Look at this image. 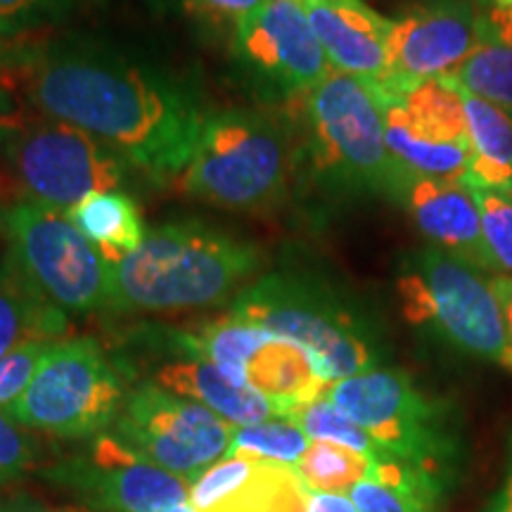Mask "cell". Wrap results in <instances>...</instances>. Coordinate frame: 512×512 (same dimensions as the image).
<instances>
[{"label": "cell", "instance_id": "39", "mask_svg": "<svg viewBox=\"0 0 512 512\" xmlns=\"http://www.w3.org/2000/svg\"><path fill=\"white\" fill-rule=\"evenodd\" d=\"M479 8H498V10H512V0H477Z\"/></svg>", "mask_w": 512, "mask_h": 512}, {"label": "cell", "instance_id": "31", "mask_svg": "<svg viewBox=\"0 0 512 512\" xmlns=\"http://www.w3.org/2000/svg\"><path fill=\"white\" fill-rule=\"evenodd\" d=\"M67 5L69 0H0V41L57 22Z\"/></svg>", "mask_w": 512, "mask_h": 512}, {"label": "cell", "instance_id": "16", "mask_svg": "<svg viewBox=\"0 0 512 512\" xmlns=\"http://www.w3.org/2000/svg\"><path fill=\"white\" fill-rule=\"evenodd\" d=\"M313 491L294 465L221 458L190 484L195 512H309Z\"/></svg>", "mask_w": 512, "mask_h": 512}, {"label": "cell", "instance_id": "5", "mask_svg": "<svg viewBox=\"0 0 512 512\" xmlns=\"http://www.w3.org/2000/svg\"><path fill=\"white\" fill-rule=\"evenodd\" d=\"M396 292L403 316L463 354L512 370V347L491 275L439 247L401 261Z\"/></svg>", "mask_w": 512, "mask_h": 512}, {"label": "cell", "instance_id": "26", "mask_svg": "<svg viewBox=\"0 0 512 512\" xmlns=\"http://www.w3.org/2000/svg\"><path fill=\"white\" fill-rule=\"evenodd\" d=\"M377 458L380 456H366L330 441H311L309 451L294 463V470L311 491L349 494L358 482L373 475Z\"/></svg>", "mask_w": 512, "mask_h": 512}, {"label": "cell", "instance_id": "15", "mask_svg": "<svg viewBox=\"0 0 512 512\" xmlns=\"http://www.w3.org/2000/svg\"><path fill=\"white\" fill-rule=\"evenodd\" d=\"M477 0H422L392 24L387 69L375 81L403 93L415 83L451 76L477 46Z\"/></svg>", "mask_w": 512, "mask_h": 512}, {"label": "cell", "instance_id": "18", "mask_svg": "<svg viewBox=\"0 0 512 512\" xmlns=\"http://www.w3.org/2000/svg\"><path fill=\"white\" fill-rule=\"evenodd\" d=\"M313 34L335 72L380 81L387 69L392 19L363 0H304Z\"/></svg>", "mask_w": 512, "mask_h": 512}, {"label": "cell", "instance_id": "10", "mask_svg": "<svg viewBox=\"0 0 512 512\" xmlns=\"http://www.w3.org/2000/svg\"><path fill=\"white\" fill-rule=\"evenodd\" d=\"M0 147L22 202L38 207L67 214L86 197L117 192L126 181L124 159L62 121L10 126Z\"/></svg>", "mask_w": 512, "mask_h": 512}, {"label": "cell", "instance_id": "37", "mask_svg": "<svg viewBox=\"0 0 512 512\" xmlns=\"http://www.w3.org/2000/svg\"><path fill=\"white\" fill-rule=\"evenodd\" d=\"M484 512H512V458L501 489H498V494L491 498V503L486 505Z\"/></svg>", "mask_w": 512, "mask_h": 512}, {"label": "cell", "instance_id": "13", "mask_svg": "<svg viewBox=\"0 0 512 512\" xmlns=\"http://www.w3.org/2000/svg\"><path fill=\"white\" fill-rule=\"evenodd\" d=\"M91 512H166L190 503V482L147 463L112 432L41 472Z\"/></svg>", "mask_w": 512, "mask_h": 512}, {"label": "cell", "instance_id": "2", "mask_svg": "<svg viewBox=\"0 0 512 512\" xmlns=\"http://www.w3.org/2000/svg\"><path fill=\"white\" fill-rule=\"evenodd\" d=\"M264 266L259 249L204 223H169L147 233L112 271V311H176L240 294Z\"/></svg>", "mask_w": 512, "mask_h": 512}, {"label": "cell", "instance_id": "40", "mask_svg": "<svg viewBox=\"0 0 512 512\" xmlns=\"http://www.w3.org/2000/svg\"><path fill=\"white\" fill-rule=\"evenodd\" d=\"M5 67H8V57H5L3 41H0V81H3V76H5Z\"/></svg>", "mask_w": 512, "mask_h": 512}, {"label": "cell", "instance_id": "11", "mask_svg": "<svg viewBox=\"0 0 512 512\" xmlns=\"http://www.w3.org/2000/svg\"><path fill=\"white\" fill-rule=\"evenodd\" d=\"M233 430L202 403L145 380L128 389L110 432L147 463L192 484L207 467L226 458Z\"/></svg>", "mask_w": 512, "mask_h": 512}, {"label": "cell", "instance_id": "3", "mask_svg": "<svg viewBox=\"0 0 512 512\" xmlns=\"http://www.w3.org/2000/svg\"><path fill=\"white\" fill-rule=\"evenodd\" d=\"M302 119L311 171L325 188L403 202L413 174L389 152L375 81L332 69L302 95Z\"/></svg>", "mask_w": 512, "mask_h": 512}, {"label": "cell", "instance_id": "19", "mask_svg": "<svg viewBox=\"0 0 512 512\" xmlns=\"http://www.w3.org/2000/svg\"><path fill=\"white\" fill-rule=\"evenodd\" d=\"M245 384L287 418L328 394L332 380L309 349L294 339L268 332L245 366Z\"/></svg>", "mask_w": 512, "mask_h": 512}, {"label": "cell", "instance_id": "23", "mask_svg": "<svg viewBox=\"0 0 512 512\" xmlns=\"http://www.w3.org/2000/svg\"><path fill=\"white\" fill-rule=\"evenodd\" d=\"M67 216L112 266L138 252L147 238L138 204L119 190L86 197L74 209H69Z\"/></svg>", "mask_w": 512, "mask_h": 512}, {"label": "cell", "instance_id": "34", "mask_svg": "<svg viewBox=\"0 0 512 512\" xmlns=\"http://www.w3.org/2000/svg\"><path fill=\"white\" fill-rule=\"evenodd\" d=\"M0 512H83L74 508H60V505H50L31 498L27 494H15L0 498Z\"/></svg>", "mask_w": 512, "mask_h": 512}, {"label": "cell", "instance_id": "42", "mask_svg": "<svg viewBox=\"0 0 512 512\" xmlns=\"http://www.w3.org/2000/svg\"><path fill=\"white\" fill-rule=\"evenodd\" d=\"M5 209H8V207H3V188H0V228H3V216H5Z\"/></svg>", "mask_w": 512, "mask_h": 512}, {"label": "cell", "instance_id": "12", "mask_svg": "<svg viewBox=\"0 0 512 512\" xmlns=\"http://www.w3.org/2000/svg\"><path fill=\"white\" fill-rule=\"evenodd\" d=\"M377 86V83H375ZM384 138L408 174L460 181L470 162L463 98L448 76L415 83L403 93L377 86Z\"/></svg>", "mask_w": 512, "mask_h": 512}, {"label": "cell", "instance_id": "41", "mask_svg": "<svg viewBox=\"0 0 512 512\" xmlns=\"http://www.w3.org/2000/svg\"><path fill=\"white\" fill-rule=\"evenodd\" d=\"M166 512H195V510H192L190 503H183V505H178V508H171V510H166Z\"/></svg>", "mask_w": 512, "mask_h": 512}, {"label": "cell", "instance_id": "22", "mask_svg": "<svg viewBox=\"0 0 512 512\" xmlns=\"http://www.w3.org/2000/svg\"><path fill=\"white\" fill-rule=\"evenodd\" d=\"M463 98L470 162L463 183L512 190V117L456 83Z\"/></svg>", "mask_w": 512, "mask_h": 512}, {"label": "cell", "instance_id": "33", "mask_svg": "<svg viewBox=\"0 0 512 512\" xmlns=\"http://www.w3.org/2000/svg\"><path fill=\"white\" fill-rule=\"evenodd\" d=\"M264 0H188L190 10L214 24H238Z\"/></svg>", "mask_w": 512, "mask_h": 512}, {"label": "cell", "instance_id": "17", "mask_svg": "<svg viewBox=\"0 0 512 512\" xmlns=\"http://www.w3.org/2000/svg\"><path fill=\"white\" fill-rule=\"evenodd\" d=\"M401 207L408 209L415 228L434 247L477 266L479 271L496 275V266L484 245L477 202L463 181L413 176Z\"/></svg>", "mask_w": 512, "mask_h": 512}, {"label": "cell", "instance_id": "14", "mask_svg": "<svg viewBox=\"0 0 512 512\" xmlns=\"http://www.w3.org/2000/svg\"><path fill=\"white\" fill-rule=\"evenodd\" d=\"M233 50L261 86L287 98H302L332 72L304 5L292 0H264L249 12L233 31Z\"/></svg>", "mask_w": 512, "mask_h": 512}, {"label": "cell", "instance_id": "7", "mask_svg": "<svg viewBox=\"0 0 512 512\" xmlns=\"http://www.w3.org/2000/svg\"><path fill=\"white\" fill-rule=\"evenodd\" d=\"M124 373L93 337L50 344L34 380L12 403V420L57 439L91 441L117 422L126 401Z\"/></svg>", "mask_w": 512, "mask_h": 512}, {"label": "cell", "instance_id": "38", "mask_svg": "<svg viewBox=\"0 0 512 512\" xmlns=\"http://www.w3.org/2000/svg\"><path fill=\"white\" fill-rule=\"evenodd\" d=\"M12 126V98L10 93L0 86V140H3L8 128Z\"/></svg>", "mask_w": 512, "mask_h": 512}, {"label": "cell", "instance_id": "4", "mask_svg": "<svg viewBox=\"0 0 512 512\" xmlns=\"http://www.w3.org/2000/svg\"><path fill=\"white\" fill-rule=\"evenodd\" d=\"M228 313L299 342L318 358L332 382L382 363L368 320L318 280L287 273L266 275L242 287Z\"/></svg>", "mask_w": 512, "mask_h": 512}, {"label": "cell", "instance_id": "35", "mask_svg": "<svg viewBox=\"0 0 512 512\" xmlns=\"http://www.w3.org/2000/svg\"><path fill=\"white\" fill-rule=\"evenodd\" d=\"M491 287H494L498 306H501L503 323L512 347V278L510 275H491Z\"/></svg>", "mask_w": 512, "mask_h": 512}, {"label": "cell", "instance_id": "36", "mask_svg": "<svg viewBox=\"0 0 512 512\" xmlns=\"http://www.w3.org/2000/svg\"><path fill=\"white\" fill-rule=\"evenodd\" d=\"M309 512H358L356 505L351 503L349 494H323L313 491Z\"/></svg>", "mask_w": 512, "mask_h": 512}, {"label": "cell", "instance_id": "28", "mask_svg": "<svg viewBox=\"0 0 512 512\" xmlns=\"http://www.w3.org/2000/svg\"><path fill=\"white\" fill-rule=\"evenodd\" d=\"M285 420L302 427L306 437L311 441H330V444L347 446L351 451L366 453V456H387V453L375 444L373 437L339 411L328 396L313 401L311 406L299 408V411L287 415Z\"/></svg>", "mask_w": 512, "mask_h": 512}, {"label": "cell", "instance_id": "20", "mask_svg": "<svg viewBox=\"0 0 512 512\" xmlns=\"http://www.w3.org/2000/svg\"><path fill=\"white\" fill-rule=\"evenodd\" d=\"M150 382L159 384L166 392L202 403L204 408H209L211 413H216L233 427L259 425V422L280 418L271 401L247 384L230 380L219 366L204 361V358L178 356L159 366L152 373Z\"/></svg>", "mask_w": 512, "mask_h": 512}, {"label": "cell", "instance_id": "8", "mask_svg": "<svg viewBox=\"0 0 512 512\" xmlns=\"http://www.w3.org/2000/svg\"><path fill=\"white\" fill-rule=\"evenodd\" d=\"M328 399L387 456L451 472L460 453L453 413L403 370L373 368L330 384Z\"/></svg>", "mask_w": 512, "mask_h": 512}, {"label": "cell", "instance_id": "6", "mask_svg": "<svg viewBox=\"0 0 512 512\" xmlns=\"http://www.w3.org/2000/svg\"><path fill=\"white\" fill-rule=\"evenodd\" d=\"M292 145L264 114L228 110L204 119L183 169V190L223 209H264L285 195Z\"/></svg>", "mask_w": 512, "mask_h": 512}, {"label": "cell", "instance_id": "32", "mask_svg": "<svg viewBox=\"0 0 512 512\" xmlns=\"http://www.w3.org/2000/svg\"><path fill=\"white\" fill-rule=\"evenodd\" d=\"M50 344L55 342L27 344V347L0 356V411H8L12 403L24 394V389L34 380L43 356L48 354Z\"/></svg>", "mask_w": 512, "mask_h": 512}, {"label": "cell", "instance_id": "27", "mask_svg": "<svg viewBox=\"0 0 512 512\" xmlns=\"http://www.w3.org/2000/svg\"><path fill=\"white\" fill-rule=\"evenodd\" d=\"M311 439L294 422L275 418L259 425L235 427L226 458L273 460V463L294 465L309 451Z\"/></svg>", "mask_w": 512, "mask_h": 512}, {"label": "cell", "instance_id": "25", "mask_svg": "<svg viewBox=\"0 0 512 512\" xmlns=\"http://www.w3.org/2000/svg\"><path fill=\"white\" fill-rule=\"evenodd\" d=\"M448 79L512 117V34L491 29L479 17L477 46Z\"/></svg>", "mask_w": 512, "mask_h": 512}, {"label": "cell", "instance_id": "43", "mask_svg": "<svg viewBox=\"0 0 512 512\" xmlns=\"http://www.w3.org/2000/svg\"><path fill=\"white\" fill-rule=\"evenodd\" d=\"M292 3H304V0H292Z\"/></svg>", "mask_w": 512, "mask_h": 512}, {"label": "cell", "instance_id": "9", "mask_svg": "<svg viewBox=\"0 0 512 512\" xmlns=\"http://www.w3.org/2000/svg\"><path fill=\"white\" fill-rule=\"evenodd\" d=\"M10 268L60 311L110 309L114 266L64 211L22 202L5 209Z\"/></svg>", "mask_w": 512, "mask_h": 512}, {"label": "cell", "instance_id": "30", "mask_svg": "<svg viewBox=\"0 0 512 512\" xmlns=\"http://www.w3.org/2000/svg\"><path fill=\"white\" fill-rule=\"evenodd\" d=\"M38 460V441L27 427L0 411V489L22 479Z\"/></svg>", "mask_w": 512, "mask_h": 512}, {"label": "cell", "instance_id": "24", "mask_svg": "<svg viewBox=\"0 0 512 512\" xmlns=\"http://www.w3.org/2000/svg\"><path fill=\"white\" fill-rule=\"evenodd\" d=\"M67 330V316L43 302L19 275L0 271V356L36 342H57Z\"/></svg>", "mask_w": 512, "mask_h": 512}, {"label": "cell", "instance_id": "21", "mask_svg": "<svg viewBox=\"0 0 512 512\" xmlns=\"http://www.w3.org/2000/svg\"><path fill=\"white\" fill-rule=\"evenodd\" d=\"M451 477V472L380 456L373 475L358 482L349 498L358 512H439Z\"/></svg>", "mask_w": 512, "mask_h": 512}, {"label": "cell", "instance_id": "29", "mask_svg": "<svg viewBox=\"0 0 512 512\" xmlns=\"http://www.w3.org/2000/svg\"><path fill=\"white\" fill-rule=\"evenodd\" d=\"M475 197L486 252L496 266V275L512 278V190L486 188V185L465 183Z\"/></svg>", "mask_w": 512, "mask_h": 512}, {"label": "cell", "instance_id": "1", "mask_svg": "<svg viewBox=\"0 0 512 512\" xmlns=\"http://www.w3.org/2000/svg\"><path fill=\"white\" fill-rule=\"evenodd\" d=\"M22 67L43 119L88 133L152 181L183 174L207 117L174 81L88 43L43 46Z\"/></svg>", "mask_w": 512, "mask_h": 512}]
</instances>
